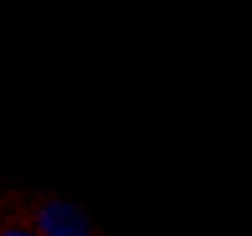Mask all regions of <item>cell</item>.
<instances>
[{"label": "cell", "mask_w": 252, "mask_h": 236, "mask_svg": "<svg viewBox=\"0 0 252 236\" xmlns=\"http://www.w3.org/2000/svg\"><path fill=\"white\" fill-rule=\"evenodd\" d=\"M36 226L42 236H91L89 221L78 207L68 203H47L36 213Z\"/></svg>", "instance_id": "obj_1"}, {"label": "cell", "mask_w": 252, "mask_h": 236, "mask_svg": "<svg viewBox=\"0 0 252 236\" xmlns=\"http://www.w3.org/2000/svg\"><path fill=\"white\" fill-rule=\"evenodd\" d=\"M3 236H34V234H29V231H5Z\"/></svg>", "instance_id": "obj_2"}]
</instances>
